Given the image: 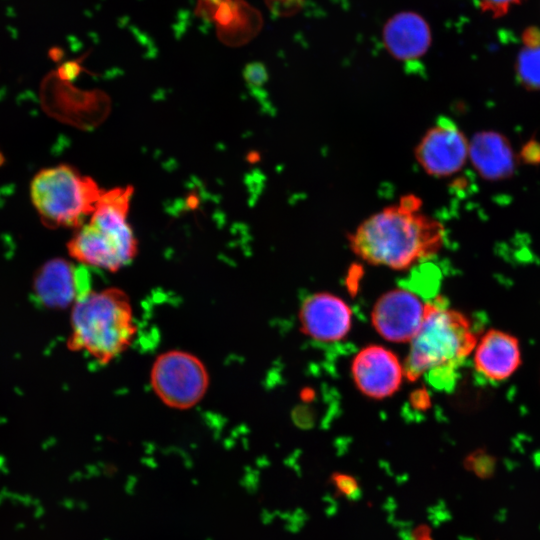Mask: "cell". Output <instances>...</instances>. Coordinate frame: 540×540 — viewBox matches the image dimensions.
<instances>
[{
  "mask_svg": "<svg viewBox=\"0 0 540 540\" xmlns=\"http://www.w3.org/2000/svg\"><path fill=\"white\" fill-rule=\"evenodd\" d=\"M422 200L406 194L365 218L348 235L351 251L371 265L406 270L436 255L444 226L422 211Z\"/></svg>",
  "mask_w": 540,
  "mask_h": 540,
  "instance_id": "cell-1",
  "label": "cell"
},
{
  "mask_svg": "<svg viewBox=\"0 0 540 540\" xmlns=\"http://www.w3.org/2000/svg\"><path fill=\"white\" fill-rule=\"evenodd\" d=\"M67 347L108 364L133 343L137 325L131 300L117 287L90 289L71 307Z\"/></svg>",
  "mask_w": 540,
  "mask_h": 540,
  "instance_id": "cell-2",
  "label": "cell"
},
{
  "mask_svg": "<svg viewBox=\"0 0 540 540\" xmlns=\"http://www.w3.org/2000/svg\"><path fill=\"white\" fill-rule=\"evenodd\" d=\"M476 343L462 313L445 307L443 300L427 303L422 325L410 341L404 376L412 382L425 376L434 387L442 388Z\"/></svg>",
  "mask_w": 540,
  "mask_h": 540,
  "instance_id": "cell-3",
  "label": "cell"
},
{
  "mask_svg": "<svg viewBox=\"0 0 540 540\" xmlns=\"http://www.w3.org/2000/svg\"><path fill=\"white\" fill-rule=\"evenodd\" d=\"M133 188L104 190L87 223L75 229L67 244L69 255L85 267L116 272L138 252L128 213Z\"/></svg>",
  "mask_w": 540,
  "mask_h": 540,
  "instance_id": "cell-4",
  "label": "cell"
},
{
  "mask_svg": "<svg viewBox=\"0 0 540 540\" xmlns=\"http://www.w3.org/2000/svg\"><path fill=\"white\" fill-rule=\"evenodd\" d=\"M103 191L92 178L66 164L40 170L30 183L32 204L49 228L82 226Z\"/></svg>",
  "mask_w": 540,
  "mask_h": 540,
  "instance_id": "cell-5",
  "label": "cell"
},
{
  "mask_svg": "<svg viewBox=\"0 0 540 540\" xmlns=\"http://www.w3.org/2000/svg\"><path fill=\"white\" fill-rule=\"evenodd\" d=\"M210 377L205 364L184 350H168L154 361L150 384L156 396L166 406L186 410L205 396Z\"/></svg>",
  "mask_w": 540,
  "mask_h": 540,
  "instance_id": "cell-6",
  "label": "cell"
},
{
  "mask_svg": "<svg viewBox=\"0 0 540 540\" xmlns=\"http://www.w3.org/2000/svg\"><path fill=\"white\" fill-rule=\"evenodd\" d=\"M469 143L457 126L441 118L422 136L414 150L419 166L434 177H447L458 172L466 162Z\"/></svg>",
  "mask_w": 540,
  "mask_h": 540,
  "instance_id": "cell-7",
  "label": "cell"
},
{
  "mask_svg": "<svg viewBox=\"0 0 540 540\" xmlns=\"http://www.w3.org/2000/svg\"><path fill=\"white\" fill-rule=\"evenodd\" d=\"M426 305L404 288L388 291L373 306L372 325L388 341L410 342L422 325Z\"/></svg>",
  "mask_w": 540,
  "mask_h": 540,
  "instance_id": "cell-8",
  "label": "cell"
},
{
  "mask_svg": "<svg viewBox=\"0 0 540 540\" xmlns=\"http://www.w3.org/2000/svg\"><path fill=\"white\" fill-rule=\"evenodd\" d=\"M85 268L63 258L45 262L33 279L36 299L51 309L72 307L80 296L90 290Z\"/></svg>",
  "mask_w": 540,
  "mask_h": 540,
  "instance_id": "cell-9",
  "label": "cell"
},
{
  "mask_svg": "<svg viewBox=\"0 0 540 540\" xmlns=\"http://www.w3.org/2000/svg\"><path fill=\"white\" fill-rule=\"evenodd\" d=\"M351 373L357 388L364 395L383 399L399 389L404 368L392 351L380 345H370L354 357Z\"/></svg>",
  "mask_w": 540,
  "mask_h": 540,
  "instance_id": "cell-10",
  "label": "cell"
},
{
  "mask_svg": "<svg viewBox=\"0 0 540 540\" xmlns=\"http://www.w3.org/2000/svg\"><path fill=\"white\" fill-rule=\"evenodd\" d=\"M301 331L321 342L343 339L350 331L352 311L340 297L328 292L308 296L299 312Z\"/></svg>",
  "mask_w": 540,
  "mask_h": 540,
  "instance_id": "cell-11",
  "label": "cell"
},
{
  "mask_svg": "<svg viewBox=\"0 0 540 540\" xmlns=\"http://www.w3.org/2000/svg\"><path fill=\"white\" fill-rule=\"evenodd\" d=\"M382 39L393 58L410 62L427 52L431 44V30L421 15L411 11L400 12L386 22Z\"/></svg>",
  "mask_w": 540,
  "mask_h": 540,
  "instance_id": "cell-12",
  "label": "cell"
},
{
  "mask_svg": "<svg viewBox=\"0 0 540 540\" xmlns=\"http://www.w3.org/2000/svg\"><path fill=\"white\" fill-rule=\"evenodd\" d=\"M521 364L517 338L500 330H489L476 346L474 365L480 374L491 381L509 378Z\"/></svg>",
  "mask_w": 540,
  "mask_h": 540,
  "instance_id": "cell-13",
  "label": "cell"
},
{
  "mask_svg": "<svg viewBox=\"0 0 540 540\" xmlns=\"http://www.w3.org/2000/svg\"><path fill=\"white\" fill-rule=\"evenodd\" d=\"M474 168L486 180L510 177L515 169V157L509 141L500 133L479 132L469 143L468 154Z\"/></svg>",
  "mask_w": 540,
  "mask_h": 540,
  "instance_id": "cell-14",
  "label": "cell"
},
{
  "mask_svg": "<svg viewBox=\"0 0 540 540\" xmlns=\"http://www.w3.org/2000/svg\"><path fill=\"white\" fill-rule=\"evenodd\" d=\"M218 38L226 45L238 46L257 34L261 18L245 0H226L212 18Z\"/></svg>",
  "mask_w": 540,
  "mask_h": 540,
  "instance_id": "cell-15",
  "label": "cell"
},
{
  "mask_svg": "<svg viewBox=\"0 0 540 540\" xmlns=\"http://www.w3.org/2000/svg\"><path fill=\"white\" fill-rule=\"evenodd\" d=\"M516 73L520 82L528 89H540V46L525 47L519 53Z\"/></svg>",
  "mask_w": 540,
  "mask_h": 540,
  "instance_id": "cell-16",
  "label": "cell"
},
{
  "mask_svg": "<svg viewBox=\"0 0 540 540\" xmlns=\"http://www.w3.org/2000/svg\"><path fill=\"white\" fill-rule=\"evenodd\" d=\"M332 482L337 491L348 499L356 500L361 492L358 482L353 476L344 473H334Z\"/></svg>",
  "mask_w": 540,
  "mask_h": 540,
  "instance_id": "cell-17",
  "label": "cell"
},
{
  "mask_svg": "<svg viewBox=\"0 0 540 540\" xmlns=\"http://www.w3.org/2000/svg\"><path fill=\"white\" fill-rule=\"evenodd\" d=\"M271 13L279 17H288L297 13L304 0H264Z\"/></svg>",
  "mask_w": 540,
  "mask_h": 540,
  "instance_id": "cell-18",
  "label": "cell"
},
{
  "mask_svg": "<svg viewBox=\"0 0 540 540\" xmlns=\"http://www.w3.org/2000/svg\"><path fill=\"white\" fill-rule=\"evenodd\" d=\"M244 79L248 85L262 86L268 79L266 67L260 62H251L244 68Z\"/></svg>",
  "mask_w": 540,
  "mask_h": 540,
  "instance_id": "cell-19",
  "label": "cell"
},
{
  "mask_svg": "<svg viewBox=\"0 0 540 540\" xmlns=\"http://www.w3.org/2000/svg\"><path fill=\"white\" fill-rule=\"evenodd\" d=\"M482 11L493 17H501L515 4L522 0H476Z\"/></svg>",
  "mask_w": 540,
  "mask_h": 540,
  "instance_id": "cell-20",
  "label": "cell"
},
{
  "mask_svg": "<svg viewBox=\"0 0 540 540\" xmlns=\"http://www.w3.org/2000/svg\"><path fill=\"white\" fill-rule=\"evenodd\" d=\"M225 1L226 0H197L195 14L199 18L211 22L214 14Z\"/></svg>",
  "mask_w": 540,
  "mask_h": 540,
  "instance_id": "cell-21",
  "label": "cell"
},
{
  "mask_svg": "<svg viewBox=\"0 0 540 540\" xmlns=\"http://www.w3.org/2000/svg\"><path fill=\"white\" fill-rule=\"evenodd\" d=\"M523 42L526 47H536L540 46V30L531 27L524 31Z\"/></svg>",
  "mask_w": 540,
  "mask_h": 540,
  "instance_id": "cell-22",
  "label": "cell"
}]
</instances>
